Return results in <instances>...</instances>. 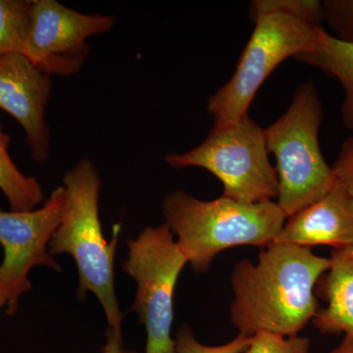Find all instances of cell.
Returning <instances> with one entry per match:
<instances>
[{
  "instance_id": "6da1fadb",
  "label": "cell",
  "mask_w": 353,
  "mask_h": 353,
  "mask_svg": "<svg viewBox=\"0 0 353 353\" xmlns=\"http://www.w3.org/2000/svg\"><path fill=\"white\" fill-rule=\"evenodd\" d=\"M330 265L311 248L278 241L266 246L256 263L236 262L231 276L234 328L248 336H299L320 309L315 288Z\"/></svg>"
},
{
  "instance_id": "7a4b0ae2",
  "label": "cell",
  "mask_w": 353,
  "mask_h": 353,
  "mask_svg": "<svg viewBox=\"0 0 353 353\" xmlns=\"http://www.w3.org/2000/svg\"><path fill=\"white\" fill-rule=\"evenodd\" d=\"M65 201L61 220L48 245L51 255L67 253L78 269L77 299L83 301L87 292L101 303L108 327L122 334L124 314L121 312L114 285V262L121 232L113 228L110 241L104 238L99 217L101 179L90 158L77 162L63 178Z\"/></svg>"
},
{
  "instance_id": "3957f363",
  "label": "cell",
  "mask_w": 353,
  "mask_h": 353,
  "mask_svg": "<svg viewBox=\"0 0 353 353\" xmlns=\"http://www.w3.org/2000/svg\"><path fill=\"white\" fill-rule=\"evenodd\" d=\"M162 212L179 250L196 273L208 272L224 250L270 245L288 219L274 201L250 204L223 196L201 201L183 190L165 196Z\"/></svg>"
},
{
  "instance_id": "277c9868",
  "label": "cell",
  "mask_w": 353,
  "mask_h": 353,
  "mask_svg": "<svg viewBox=\"0 0 353 353\" xmlns=\"http://www.w3.org/2000/svg\"><path fill=\"white\" fill-rule=\"evenodd\" d=\"M323 106L312 82L294 92L289 108L264 129L269 154L276 160V201L288 218L322 199L336 183L333 167L323 157L319 130Z\"/></svg>"
},
{
  "instance_id": "5b68a950",
  "label": "cell",
  "mask_w": 353,
  "mask_h": 353,
  "mask_svg": "<svg viewBox=\"0 0 353 353\" xmlns=\"http://www.w3.org/2000/svg\"><path fill=\"white\" fill-rule=\"evenodd\" d=\"M173 169L197 167L222 183L223 196L243 203L277 199V172L272 165L264 129L246 115L236 122L213 127L203 141L183 153L165 157Z\"/></svg>"
},
{
  "instance_id": "8992f818",
  "label": "cell",
  "mask_w": 353,
  "mask_h": 353,
  "mask_svg": "<svg viewBox=\"0 0 353 353\" xmlns=\"http://www.w3.org/2000/svg\"><path fill=\"white\" fill-rule=\"evenodd\" d=\"M253 22L254 30L233 76L208 99L213 127L227 126L248 115L255 94L272 72L288 58L315 50L326 32L280 13L263 14Z\"/></svg>"
},
{
  "instance_id": "52a82bcc",
  "label": "cell",
  "mask_w": 353,
  "mask_h": 353,
  "mask_svg": "<svg viewBox=\"0 0 353 353\" xmlns=\"http://www.w3.org/2000/svg\"><path fill=\"white\" fill-rule=\"evenodd\" d=\"M128 248L122 269L137 283L132 310L145 327V353H176L171 336L174 292L188 260L166 224L146 227L138 238L128 241Z\"/></svg>"
},
{
  "instance_id": "ba28073f",
  "label": "cell",
  "mask_w": 353,
  "mask_h": 353,
  "mask_svg": "<svg viewBox=\"0 0 353 353\" xmlns=\"http://www.w3.org/2000/svg\"><path fill=\"white\" fill-rule=\"evenodd\" d=\"M65 188H57L43 208L26 212L0 210V246L3 260L0 264V309L15 315L19 299L32 290L30 272L44 266L61 272L48 245L61 220Z\"/></svg>"
},
{
  "instance_id": "9c48e42d",
  "label": "cell",
  "mask_w": 353,
  "mask_h": 353,
  "mask_svg": "<svg viewBox=\"0 0 353 353\" xmlns=\"http://www.w3.org/2000/svg\"><path fill=\"white\" fill-rule=\"evenodd\" d=\"M116 22V16L79 12L57 0H32L24 55L48 75L75 76L90 54L88 39L110 31Z\"/></svg>"
},
{
  "instance_id": "30bf717a",
  "label": "cell",
  "mask_w": 353,
  "mask_h": 353,
  "mask_svg": "<svg viewBox=\"0 0 353 353\" xmlns=\"http://www.w3.org/2000/svg\"><path fill=\"white\" fill-rule=\"evenodd\" d=\"M52 92L51 76L23 54L0 57V109L19 123L32 159L46 163L50 154V129L46 111Z\"/></svg>"
},
{
  "instance_id": "8fae6325",
  "label": "cell",
  "mask_w": 353,
  "mask_h": 353,
  "mask_svg": "<svg viewBox=\"0 0 353 353\" xmlns=\"http://www.w3.org/2000/svg\"><path fill=\"white\" fill-rule=\"evenodd\" d=\"M311 248L353 245V199L338 182L319 201L290 216L275 241Z\"/></svg>"
},
{
  "instance_id": "7c38bea8",
  "label": "cell",
  "mask_w": 353,
  "mask_h": 353,
  "mask_svg": "<svg viewBox=\"0 0 353 353\" xmlns=\"http://www.w3.org/2000/svg\"><path fill=\"white\" fill-rule=\"evenodd\" d=\"M330 260L315 288L316 296L327 305L318 310L312 323L320 333L353 339V245L333 250Z\"/></svg>"
},
{
  "instance_id": "4fadbf2b",
  "label": "cell",
  "mask_w": 353,
  "mask_h": 353,
  "mask_svg": "<svg viewBox=\"0 0 353 353\" xmlns=\"http://www.w3.org/2000/svg\"><path fill=\"white\" fill-rule=\"evenodd\" d=\"M294 59L317 67L336 78L345 92L341 115L343 125L353 131V44L343 43L325 32L315 50Z\"/></svg>"
},
{
  "instance_id": "5bb4252c",
  "label": "cell",
  "mask_w": 353,
  "mask_h": 353,
  "mask_svg": "<svg viewBox=\"0 0 353 353\" xmlns=\"http://www.w3.org/2000/svg\"><path fill=\"white\" fill-rule=\"evenodd\" d=\"M11 137L0 122V190L9 203L10 211L26 212L36 209L43 201V190L34 176H26L16 166L10 154Z\"/></svg>"
},
{
  "instance_id": "9a60e30c",
  "label": "cell",
  "mask_w": 353,
  "mask_h": 353,
  "mask_svg": "<svg viewBox=\"0 0 353 353\" xmlns=\"http://www.w3.org/2000/svg\"><path fill=\"white\" fill-rule=\"evenodd\" d=\"M32 27V0H0V57L24 55Z\"/></svg>"
},
{
  "instance_id": "2e32d148",
  "label": "cell",
  "mask_w": 353,
  "mask_h": 353,
  "mask_svg": "<svg viewBox=\"0 0 353 353\" xmlns=\"http://www.w3.org/2000/svg\"><path fill=\"white\" fill-rule=\"evenodd\" d=\"M280 13L320 26L324 21V7L319 0H253L250 4V19L260 15Z\"/></svg>"
},
{
  "instance_id": "e0dca14e",
  "label": "cell",
  "mask_w": 353,
  "mask_h": 353,
  "mask_svg": "<svg viewBox=\"0 0 353 353\" xmlns=\"http://www.w3.org/2000/svg\"><path fill=\"white\" fill-rule=\"evenodd\" d=\"M174 340L176 353H245L252 343V336L239 334L229 343L211 347L197 341L190 326L183 325L176 331Z\"/></svg>"
},
{
  "instance_id": "ac0fdd59",
  "label": "cell",
  "mask_w": 353,
  "mask_h": 353,
  "mask_svg": "<svg viewBox=\"0 0 353 353\" xmlns=\"http://www.w3.org/2000/svg\"><path fill=\"white\" fill-rule=\"evenodd\" d=\"M310 341L304 336H282L266 333L255 334L245 353H309Z\"/></svg>"
},
{
  "instance_id": "d6986e66",
  "label": "cell",
  "mask_w": 353,
  "mask_h": 353,
  "mask_svg": "<svg viewBox=\"0 0 353 353\" xmlns=\"http://www.w3.org/2000/svg\"><path fill=\"white\" fill-rule=\"evenodd\" d=\"M324 21L336 34L334 38L353 44V0H325Z\"/></svg>"
},
{
  "instance_id": "ffe728a7",
  "label": "cell",
  "mask_w": 353,
  "mask_h": 353,
  "mask_svg": "<svg viewBox=\"0 0 353 353\" xmlns=\"http://www.w3.org/2000/svg\"><path fill=\"white\" fill-rule=\"evenodd\" d=\"M336 182L353 199V136L343 141L333 166Z\"/></svg>"
},
{
  "instance_id": "44dd1931",
  "label": "cell",
  "mask_w": 353,
  "mask_h": 353,
  "mask_svg": "<svg viewBox=\"0 0 353 353\" xmlns=\"http://www.w3.org/2000/svg\"><path fill=\"white\" fill-rule=\"evenodd\" d=\"M106 343L101 353H138L134 350H125L123 347L122 334L117 333L108 327L105 332Z\"/></svg>"
},
{
  "instance_id": "7402d4cb",
  "label": "cell",
  "mask_w": 353,
  "mask_h": 353,
  "mask_svg": "<svg viewBox=\"0 0 353 353\" xmlns=\"http://www.w3.org/2000/svg\"><path fill=\"white\" fill-rule=\"evenodd\" d=\"M330 353H353V339L345 336L340 345Z\"/></svg>"
}]
</instances>
